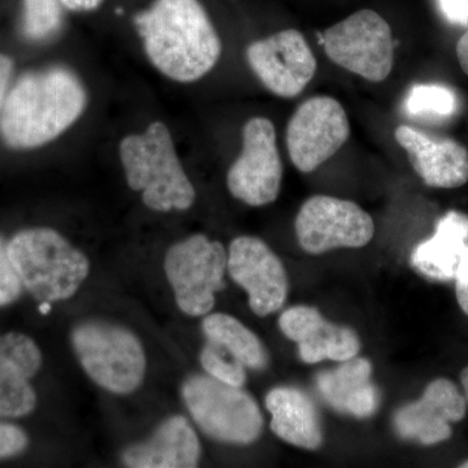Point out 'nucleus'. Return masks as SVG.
<instances>
[{"label": "nucleus", "mask_w": 468, "mask_h": 468, "mask_svg": "<svg viewBox=\"0 0 468 468\" xmlns=\"http://www.w3.org/2000/svg\"><path fill=\"white\" fill-rule=\"evenodd\" d=\"M88 92L66 67L30 70L9 88L0 110V138L15 150L57 140L85 112Z\"/></svg>", "instance_id": "obj_1"}, {"label": "nucleus", "mask_w": 468, "mask_h": 468, "mask_svg": "<svg viewBox=\"0 0 468 468\" xmlns=\"http://www.w3.org/2000/svg\"><path fill=\"white\" fill-rule=\"evenodd\" d=\"M134 27L150 63L174 81H198L220 60V37L199 0H154Z\"/></svg>", "instance_id": "obj_2"}, {"label": "nucleus", "mask_w": 468, "mask_h": 468, "mask_svg": "<svg viewBox=\"0 0 468 468\" xmlns=\"http://www.w3.org/2000/svg\"><path fill=\"white\" fill-rule=\"evenodd\" d=\"M120 159L126 183L143 194L153 211H186L196 202V189L176 153L165 122H151L143 134H131L120 143Z\"/></svg>", "instance_id": "obj_3"}, {"label": "nucleus", "mask_w": 468, "mask_h": 468, "mask_svg": "<svg viewBox=\"0 0 468 468\" xmlns=\"http://www.w3.org/2000/svg\"><path fill=\"white\" fill-rule=\"evenodd\" d=\"M8 251L24 288L41 302L69 300L90 272L84 252L51 228L21 230Z\"/></svg>", "instance_id": "obj_4"}, {"label": "nucleus", "mask_w": 468, "mask_h": 468, "mask_svg": "<svg viewBox=\"0 0 468 468\" xmlns=\"http://www.w3.org/2000/svg\"><path fill=\"white\" fill-rule=\"evenodd\" d=\"M70 343L88 377L103 389L129 394L143 384L146 354L131 329L106 320H85L73 326Z\"/></svg>", "instance_id": "obj_5"}, {"label": "nucleus", "mask_w": 468, "mask_h": 468, "mask_svg": "<svg viewBox=\"0 0 468 468\" xmlns=\"http://www.w3.org/2000/svg\"><path fill=\"white\" fill-rule=\"evenodd\" d=\"M181 393L197 426L217 441L249 445L263 433L260 406L241 387L197 374L184 381Z\"/></svg>", "instance_id": "obj_6"}, {"label": "nucleus", "mask_w": 468, "mask_h": 468, "mask_svg": "<svg viewBox=\"0 0 468 468\" xmlns=\"http://www.w3.org/2000/svg\"><path fill=\"white\" fill-rule=\"evenodd\" d=\"M227 268L223 243L211 241L205 234H194L171 246L165 271L180 310L193 318L211 313L215 294L226 285Z\"/></svg>", "instance_id": "obj_7"}, {"label": "nucleus", "mask_w": 468, "mask_h": 468, "mask_svg": "<svg viewBox=\"0 0 468 468\" xmlns=\"http://www.w3.org/2000/svg\"><path fill=\"white\" fill-rule=\"evenodd\" d=\"M326 57L371 82L388 79L393 69L392 29L378 12L360 9L323 33Z\"/></svg>", "instance_id": "obj_8"}, {"label": "nucleus", "mask_w": 468, "mask_h": 468, "mask_svg": "<svg viewBox=\"0 0 468 468\" xmlns=\"http://www.w3.org/2000/svg\"><path fill=\"white\" fill-rule=\"evenodd\" d=\"M298 243L309 254L335 249H359L375 234L371 215L356 203L329 196H314L295 218Z\"/></svg>", "instance_id": "obj_9"}, {"label": "nucleus", "mask_w": 468, "mask_h": 468, "mask_svg": "<svg viewBox=\"0 0 468 468\" xmlns=\"http://www.w3.org/2000/svg\"><path fill=\"white\" fill-rule=\"evenodd\" d=\"M282 181L275 125L266 117H254L243 126L241 155L228 171V189L239 201L261 207L276 201Z\"/></svg>", "instance_id": "obj_10"}, {"label": "nucleus", "mask_w": 468, "mask_h": 468, "mask_svg": "<svg viewBox=\"0 0 468 468\" xmlns=\"http://www.w3.org/2000/svg\"><path fill=\"white\" fill-rule=\"evenodd\" d=\"M349 135L343 104L331 97H315L302 103L289 120L286 146L295 168L309 174L331 159Z\"/></svg>", "instance_id": "obj_11"}, {"label": "nucleus", "mask_w": 468, "mask_h": 468, "mask_svg": "<svg viewBox=\"0 0 468 468\" xmlns=\"http://www.w3.org/2000/svg\"><path fill=\"white\" fill-rule=\"evenodd\" d=\"M228 272L248 292L255 315L275 314L284 307L289 292L288 273L282 261L258 237L239 236L228 251Z\"/></svg>", "instance_id": "obj_12"}, {"label": "nucleus", "mask_w": 468, "mask_h": 468, "mask_svg": "<svg viewBox=\"0 0 468 468\" xmlns=\"http://www.w3.org/2000/svg\"><path fill=\"white\" fill-rule=\"evenodd\" d=\"M246 58L261 84L277 97H297L316 72L314 52L295 29L282 30L252 42Z\"/></svg>", "instance_id": "obj_13"}, {"label": "nucleus", "mask_w": 468, "mask_h": 468, "mask_svg": "<svg viewBox=\"0 0 468 468\" xmlns=\"http://www.w3.org/2000/svg\"><path fill=\"white\" fill-rule=\"evenodd\" d=\"M466 412V399L457 385L440 378L427 385L418 401L397 410L393 427L397 436L406 441L437 445L451 439L452 424L463 420Z\"/></svg>", "instance_id": "obj_14"}, {"label": "nucleus", "mask_w": 468, "mask_h": 468, "mask_svg": "<svg viewBox=\"0 0 468 468\" xmlns=\"http://www.w3.org/2000/svg\"><path fill=\"white\" fill-rule=\"evenodd\" d=\"M279 326L286 338L298 345L301 359L309 365L345 362L358 356L362 346L353 328L328 322L316 307L301 304L285 310Z\"/></svg>", "instance_id": "obj_15"}, {"label": "nucleus", "mask_w": 468, "mask_h": 468, "mask_svg": "<svg viewBox=\"0 0 468 468\" xmlns=\"http://www.w3.org/2000/svg\"><path fill=\"white\" fill-rule=\"evenodd\" d=\"M394 137L428 186L455 189L468 183V151L463 144L452 138L432 137L409 125H399Z\"/></svg>", "instance_id": "obj_16"}, {"label": "nucleus", "mask_w": 468, "mask_h": 468, "mask_svg": "<svg viewBox=\"0 0 468 468\" xmlns=\"http://www.w3.org/2000/svg\"><path fill=\"white\" fill-rule=\"evenodd\" d=\"M202 448L196 431L183 415L163 421L146 441L128 446L122 462L132 468H193L198 466Z\"/></svg>", "instance_id": "obj_17"}, {"label": "nucleus", "mask_w": 468, "mask_h": 468, "mask_svg": "<svg viewBox=\"0 0 468 468\" xmlns=\"http://www.w3.org/2000/svg\"><path fill=\"white\" fill-rule=\"evenodd\" d=\"M372 363L354 356L340 366L320 372L316 387L332 409L356 419L371 418L380 405V392L372 381Z\"/></svg>", "instance_id": "obj_18"}, {"label": "nucleus", "mask_w": 468, "mask_h": 468, "mask_svg": "<svg viewBox=\"0 0 468 468\" xmlns=\"http://www.w3.org/2000/svg\"><path fill=\"white\" fill-rule=\"evenodd\" d=\"M271 430L282 441L304 451L322 448V421L318 409L303 390L294 387H277L266 397Z\"/></svg>", "instance_id": "obj_19"}, {"label": "nucleus", "mask_w": 468, "mask_h": 468, "mask_svg": "<svg viewBox=\"0 0 468 468\" xmlns=\"http://www.w3.org/2000/svg\"><path fill=\"white\" fill-rule=\"evenodd\" d=\"M467 249L468 215L449 211L437 221L433 236L412 250L410 263L427 279L452 282Z\"/></svg>", "instance_id": "obj_20"}, {"label": "nucleus", "mask_w": 468, "mask_h": 468, "mask_svg": "<svg viewBox=\"0 0 468 468\" xmlns=\"http://www.w3.org/2000/svg\"><path fill=\"white\" fill-rule=\"evenodd\" d=\"M207 341L223 346L246 368L261 371L270 365V356L261 338L251 329L228 314H207L202 322Z\"/></svg>", "instance_id": "obj_21"}, {"label": "nucleus", "mask_w": 468, "mask_h": 468, "mask_svg": "<svg viewBox=\"0 0 468 468\" xmlns=\"http://www.w3.org/2000/svg\"><path fill=\"white\" fill-rule=\"evenodd\" d=\"M460 100L452 88L440 84L412 86L405 101L408 115L424 119H448L457 113Z\"/></svg>", "instance_id": "obj_22"}, {"label": "nucleus", "mask_w": 468, "mask_h": 468, "mask_svg": "<svg viewBox=\"0 0 468 468\" xmlns=\"http://www.w3.org/2000/svg\"><path fill=\"white\" fill-rule=\"evenodd\" d=\"M60 0H24L23 30L32 41H45L60 32L63 11Z\"/></svg>", "instance_id": "obj_23"}, {"label": "nucleus", "mask_w": 468, "mask_h": 468, "mask_svg": "<svg viewBox=\"0 0 468 468\" xmlns=\"http://www.w3.org/2000/svg\"><path fill=\"white\" fill-rule=\"evenodd\" d=\"M199 360L209 377L233 387L242 388L245 385V366L220 345L207 341L201 351Z\"/></svg>", "instance_id": "obj_24"}, {"label": "nucleus", "mask_w": 468, "mask_h": 468, "mask_svg": "<svg viewBox=\"0 0 468 468\" xmlns=\"http://www.w3.org/2000/svg\"><path fill=\"white\" fill-rule=\"evenodd\" d=\"M37 402V393L29 378H15L0 383V417H27L36 410Z\"/></svg>", "instance_id": "obj_25"}, {"label": "nucleus", "mask_w": 468, "mask_h": 468, "mask_svg": "<svg viewBox=\"0 0 468 468\" xmlns=\"http://www.w3.org/2000/svg\"><path fill=\"white\" fill-rule=\"evenodd\" d=\"M23 282L9 257L8 242L0 237V307L8 306L20 298Z\"/></svg>", "instance_id": "obj_26"}, {"label": "nucleus", "mask_w": 468, "mask_h": 468, "mask_svg": "<svg viewBox=\"0 0 468 468\" xmlns=\"http://www.w3.org/2000/svg\"><path fill=\"white\" fill-rule=\"evenodd\" d=\"M29 445V437L23 428L0 423V460L16 457Z\"/></svg>", "instance_id": "obj_27"}, {"label": "nucleus", "mask_w": 468, "mask_h": 468, "mask_svg": "<svg viewBox=\"0 0 468 468\" xmlns=\"http://www.w3.org/2000/svg\"><path fill=\"white\" fill-rule=\"evenodd\" d=\"M437 5L449 23L468 27V0H437Z\"/></svg>", "instance_id": "obj_28"}, {"label": "nucleus", "mask_w": 468, "mask_h": 468, "mask_svg": "<svg viewBox=\"0 0 468 468\" xmlns=\"http://www.w3.org/2000/svg\"><path fill=\"white\" fill-rule=\"evenodd\" d=\"M455 295H457L458 304L461 310L468 316V249L458 266L455 273Z\"/></svg>", "instance_id": "obj_29"}, {"label": "nucleus", "mask_w": 468, "mask_h": 468, "mask_svg": "<svg viewBox=\"0 0 468 468\" xmlns=\"http://www.w3.org/2000/svg\"><path fill=\"white\" fill-rule=\"evenodd\" d=\"M15 378H27L16 367L14 360L9 356L7 346H5V335H0V383L15 380Z\"/></svg>", "instance_id": "obj_30"}, {"label": "nucleus", "mask_w": 468, "mask_h": 468, "mask_svg": "<svg viewBox=\"0 0 468 468\" xmlns=\"http://www.w3.org/2000/svg\"><path fill=\"white\" fill-rule=\"evenodd\" d=\"M14 60L7 55L0 54V110L7 97L9 88H11V80L14 76Z\"/></svg>", "instance_id": "obj_31"}, {"label": "nucleus", "mask_w": 468, "mask_h": 468, "mask_svg": "<svg viewBox=\"0 0 468 468\" xmlns=\"http://www.w3.org/2000/svg\"><path fill=\"white\" fill-rule=\"evenodd\" d=\"M60 2L68 11L89 12L101 7L104 0H60Z\"/></svg>", "instance_id": "obj_32"}, {"label": "nucleus", "mask_w": 468, "mask_h": 468, "mask_svg": "<svg viewBox=\"0 0 468 468\" xmlns=\"http://www.w3.org/2000/svg\"><path fill=\"white\" fill-rule=\"evenodd\" d=\"M457 58L462 69L468 76V29L457 43Z\"/></svg>", "instance_id": "obj_33"}, {"label": "nucleus", "mask_w": 468, "mask_h": 468, "mask_svg": "<svg viewBox=\"0 0 468 468\" xmlns=\"http://www.w3.org/2000/svg\"><path fill=\"white\" fill-rule=\"evenodd\" d=\"M461 383L462 388H463V396L466 399L467 406H468V366L466 368L462 371L461 374Z\"/></svg>", "instance_id": "obj_34"}, {"label": "nucleus", "mask_w": 468, "mask_h": 468, "mask_svg": "<svg viewBox=\"0 0 468 468\" xmlns=\"http://www.w3.org/2000/svg\"><path fill=\"white\" fill-rule=\"evenodd\" d=\"M460 467L461 468H468V460L464 461L463 463H461Z\"/></svg>", "instance_id": "obj_35"}]
</instances>
